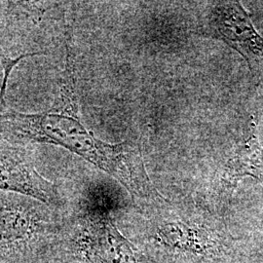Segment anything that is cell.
<instances>
[{"instance_id": "cell-1", "label": "cell", "mask_w": 263, "mask_h": 263, "mask_svg": "<svg viewBox=\"0 0 263 263\" xmlns=\"http://www.w3.org/2000/svg\"><path fill=\"white\" fill-rule=\"evenodd\" d=\"M53 106L37 113L0 110V135L12 140L58 145L103 170L124 185L133 196L149 198L155 190L145 171L140 147L131 141L107 143L89 131L79 118L76 64L66 43V66Z\"/></svg>"}, {"instance_id": "cell-2", "label": "cell", "mask_w": 263, "mask_h": 263, "mask_svg": "<svg viewBox=\"0 0 263 263\" xmlns=\"http://www.w3.org/2000/svg\"><path fill=\"white\" fill-rule=\"evenodd\" d=\"M208 27L214 36L243 57L253 74L262 73L263 37L240 2L213 3L208 15Z\"/></svg>"}, {"instance_id": "cell-3", "label": "cell", "mask_w": 263, "mask_h": 263, "mask_svg": "<svg viewBox=\"0 0 263 263\" xmlns=\"http://www.w3.org/2000/svg\"><path fill=\"white\" fill-rule=\"evenodd\" d=\"M0 190L33 198L48 206H56L60 196L56 185L38 173L14 141L0 135Z\"/></svg>"}, {"instance_id": "cell-4", "label": "cell", "mask_w": 263, "mask_h": 263, "mask_svg": "<svg viewBox=\"0 0 263 263\" xmlns=\"http://www.w3.org/2000/svg\"><path fill=\"white\" fill-rule=\"evenodd\" d=\"M77 245L95 263H137L131 243L121 234L112 218L102 211H90L85 216Z\"/></svg>"}, {"instance_id": "cell-5", "label": "cell", "mask_w": 263, "mask_h": 263, "mask_svg": "<svg viewBox=\"0 0 263 263\" xmlns=\"http://www.w3.org/2000/svg\"><path fill=\"white\" fill-rule=\"evenodd\" d=\"M39 228V217L30 208L16 204L0 206V259L26 247Z\"/></svg>"}, {"instance_id": "cell-6", "label": "cell", "mask_w": 263, "mask_h": 263, "mask_svg": "<svg viewBox=\"0 0 263 263\" xmlns=\"http://www.w3.org/2000/svg\"><path fill=\"white\" fill-rule=\"evenodd\" d=\"M251 129L249 138L236 148L222 170L219 181L226 193H231L237 183L246 177L263 179V147L254 120Z\"/></svg>"}, {"instance_id": "cell-7", "label": "cell", "mask_w": 263, "mask_h": 263, "mask_svg": "<svg viewBox=\"0 0 263 263\" xmlns=\"http://www.w3.org/2000/svg\"><path fill=\"white\" fill-rule=\"evenodd\" d=\"M158 239L163 244L197 254L206 253L213 245L203 230L191 228L182 223L163 226L158 231Z\"/></svg>"}, {"instance_id": "cell-8", "label": "cell", "mask_w": 263, "mask_h": 263, "mask_svg": "<svg viewBox=\"0 0 263 263\" xmlns=\"http://www.w3.org/2000/svg\"><path fill=\"white\" fill-rule=\"evenodd\" d=\"M5 61V60H4ZM4 61L2 62V63H0V66H3V64H4ZM5 90H4V88H3V86L2 84L0 83V110L3 108V107H5L6 105H5V103H4V96H5Z\"/></svg>"}]
</instances>
